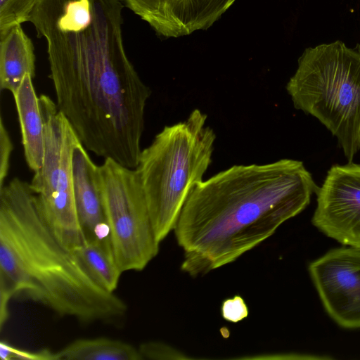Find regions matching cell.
<instances>
[{"instance_id": "obj_2", "label": "cell", "mask_w": 360, "mask_h": 360, "mask_svg": "<svg viewBox=\"0 0 360 360\" xmlns=\"http://www.w3.org/2000/svg\"><path fill=\"white\" fill-rule=\"evenodd\" d=\"M318 186L302 162L233 165L199 183L174 229L181 270L204 275L235 262L309 204Z\"/></svg>"}, {"instance_id": "obj_11", "label": "cell", "mask_w": 360, "mask_h": 360, "mask_svg": "<svg viewBox=\"0 0 360 360\" xmlns=\"http://www.w3.org/2000/svg\"><path fill=\"white\" fill-rule=\"evenodd\" d=\"M72 170L77 214L86 238H108L109 230L103 207L100 167L92 160L82 143L74 148Z\"/></svg>"}, {"instance_id": "obj_16", "label": "cell", "mask_w": 360, "mask_h": 360, "mask_svg": "<svg viewBox=\"0 0 360 360\" xmlns=\"http://www.w3.org/2000/svg\"><path fill=\"white\" fill-rule=\"evenodd\" d=\"M33 0H0V36L28 22Z\"/></svg>"}, {"instance_id": "obj_3", "label": "cell", "mask_w": 360, "mask_h": 360, "mask_svg": "<svg viewBox=\"0 0 360 360\" xmlns=\"http://www.w3.org/2000/svg\"><path fill=\"white\" fill-rule=\"evenodd\" d=\"M0 281L14 295L83 323L112 321L127 309L59 242L42 217L30 183L18 177L0 187Z\"/></svg>"}, {"instance_id": "obj_20", "label": "cell", "mask_w": 360, "mask_h": 360, "mask_svg": "<svg viewBox=\"0 0 360 360\" xmlns=\"http://www.w3.org/2000/svg\"><path fill=\"white\" fill-rule=\"evenodd\" d=\"M248 314V307L240 296L236 295L222 303L221 315L228 321L238 322L247 317Z\"/></svg>"}, {"instance_id": "obj_12", "label": "cell", "mask_w": 360, "mask_h": 360, "mask_svg": "<svg viewBox=\"0 0 360 360\" xmlns=\"http://www.w3.org/2000/svg\"><path fill=\"white\" fill-rule=\"evenodd\" d=\"M22 145L27 167L34 173L41 167L44 153V124L33 77L27 75L13 95Z\"/></svg>"}, {"instance_id": "obj_13", "label": "cell", "mask_w": 360, "mask_h": 360, "mask_svg": "<svg viewBox=\"0 0 360 360\" xmlns=\"http://www.w3.org/2000/svg\"><path fill=\"white\" fill-rule=\"evenodd\" d=\"M35 62L33 42L22 25L0 36V89L13 96L27 75L35 77Z\"/></svg>"}, {"instance_id": "obj_8", "label": "cell", "mask_w": 360, "mask_h": 360, "mask_svg": "<svg viewBox=\"0 0 360 360\" xmlns=\"http://www.w3.org/2000/svg\"><path fill=\"white\" fill-rule=\"evenodd\" d=\"M309 272L329 316L343 328H360V248L332 249Z\"/></svg>"}, {"instance_id": "obj_14", "label": "cell", "mask_w": 360, "mask_h": 360, "mask_svg": "<svg viewBox=\"0 0 360 360\" xmlns=\"http://www.w3.org/2000/svg\"><path fill=\"white\" fill-rule=\"evenodd\" d=\"M58 360H142L139 349L107 338L77 339L56 352Z\"/></svg>"}, {"instance_id": "obj_9", "label": "cell", "mask_w": 360, "mask_h": 360, "mask_svg": "<svg viewBox=\"0 0 360 360\" xmlns=\"http://www.w3.org/2000/svg\"><path fill=\"white\" fill-rule=\"evenodd\" d=\"M316 193L314 226L342 245L360 248V165L332 166Z\"/></svg>"}, {"instance_id": "obj_4", "label": "cell", "mask_w": 360, "mask_h": 360, "mask_svg": "<svg viewBox=\"0 0 360 360\" xmlns=\"http://www.w3.org/2000/svg\"><path fill=\"white\" fill-rule=\"evenodd\" d=\"M207 118L193 110L185 120L165 126L141 152L135 169L160 243L174 231L190 193L203 181L212 162L216 134L206 126Z\"/></svg>"}, {"instance_id": "obj_18", "label": "cell", "mask_w": 360, "mask_h": 360, "mask_svg": "<svg viewBox=\"0 0 360 360\" xmlns=\"http://www.w3.org/2000/svg\"><path fill=\"white\" fill-rule=\"evenodd\" d=\"M13 150V144L1 116L0 120V187L4 185L8 176Z\"/></svg>"}, {"instance_id": "obj_6", "label": "cell", "mask_w": 360, "mask_h": 360, "mask_svg": "<svg viewBox=\"0 0 360 360\" xmlns=\"http://www.w3.org/2000/svg\"><path fill=\"white\" fill-rule=\"evenodd\" d=\"M44 153L41 168L30 183L37 205L49 227L66 248L74 251L86 240L74 195L72 158L81 143L56 102L41 94Z\"/></svg>"}, {"instance_id": "obj_10", "label": "cell", "mask_w": 360, "mask_h": 360, "mask_svg": "<svg viewBox=\"0 0 360 360\" xmlns=\"http://www.w3.org/2000/svg\"><path fill=\"white\" fill-rule=\"evenodd\" d=\"M160 37L178 38L211 27L236 0H122Z\"/></svg>"}, {"instance_id": "obj_21", "label": "cell", "mask_w": 360, "mask_h": 360, "mask_svg": "<svg viewBox=\"0 0 360 360\" xmlns=\"http://www.w3.org/2000/svg\"><path fill=\"white\" fill-rule=\"evenodd\" d=\"M14 296L13 291L3 281H0V328L2 329L8 317V304Z\"/></svg>"}, {"instance_id": "obj_1", "label": "cell", "mask_w": 360, "mask_h": 360, "mask_svg": "<svg viewBox=\"0 0 360 360\" xmlns=\"http://www.w3.org/2000/svg\"><path fill=\"white\" fill-rule=\"evenodd\" d=\"M122 0H39L29 19L46 44L56 103L86 150L135 169L150 89L124 44Z\"/></svg>"}, {"instance_id": "obj_5", "label": "cell", "mask_w": 360, "mask_h": 360, "mask_svg": "<svg viewBox=\"0 0 360 360\" xmlns=\"http://www.w3.org/2000/svg\"><path fill=\"white\" fill-rule=\"evenodd\" d=\"M286 90L294 107L321 122L352 162L360 149V46L337 40L307 48Z\"/></svg>"}, {"instance_id": "obj_17", "label": "cell", "mask_w": 360, "mask_h": 360, "mask_svg": "<svg viewBox=\"0 0 360 360\" xmlns=\"http://www.w3.org/2000/svg\"><path fill=\"white\" fill-rule=\"evenodd\" d=\"M1 360H58L57 352L48 349L36 352L20 349L6 341L0 342Z\"/></svg>"}, {"instance_id": "obj_19", "label": "cell", "mask_w": 360, "mask_h": 360, "mask_svg": "<svg viewBox=\"0 0 360 360\" xmlns=\"http://www.w3.org/2000/svg\"><path fill=\"white\" fill-rule=\"evenodd\" d=\"M143 359H167L184 358L181 353L172 347L158 342H148L142 343L139 348Z\"/></svg>"}, {"instance_id": "obj_15", "label": "cell", "mask_w": 360, "mask_h": 360, "mask_svg": "<svg viewBox=\"0 0 360 360\" xmlns=\"http://www.w3.org/2000/svg\"><path fill=\"white\" fill-rule=\"evenodd\" d=\"M73 252L96 283L105 290L114 292L122 272L112 255L108 238H86L84 243Z\"/></svg>"}, {"instance_id": "obj_7", "label": "cell", "mask_w": 360, "mask_h": 360, "mask_svg": "<svg viewBox=\"0 0 360 360\" xmlns=\"http://www.w3.org/2000/svg\"><path fill=\"white\" fill-rule=\"evenodd\" d=\"M99 167L112 255L122 273L142 271L158 255L160 243L139 175L135 169L110 158L104 159Z\"/></svg>"}]
</instances>
